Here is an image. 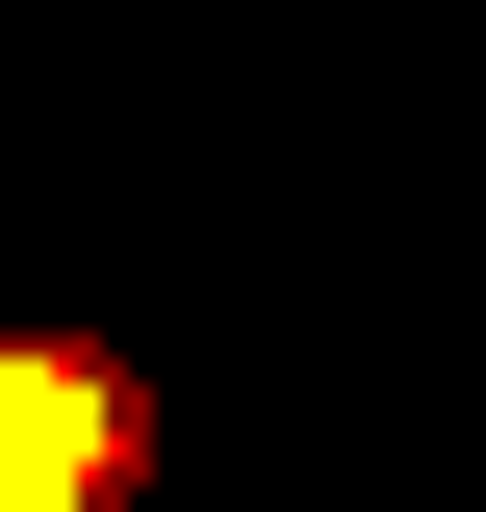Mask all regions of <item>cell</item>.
Returning <instances> with one entry per match:
<instances>
[{"instance_id":"6da1fadb","label":"cell","mask_w":486,"mask_h":512,"mask_svg":"<svg viewBox=\"0 0 486 512\" xmlns=\"http://www.w3.org/2000/svg\"><path fill=\"white\" fill-rule=\"evenodd\" d=\"M52 487H103V384L77 359H0V512H52Z\"/></svg>"}]
</instances>
